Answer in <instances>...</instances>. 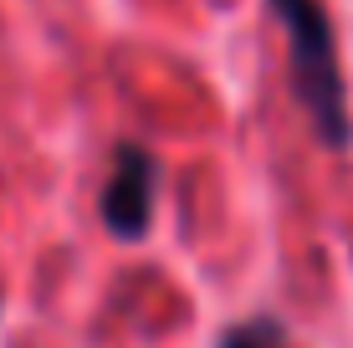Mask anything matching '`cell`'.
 Listing matches in <instances>:
<instances>
[{"label": "cell", "mask_w": 353, "mask_h": 348, "mask_svg": "<svg viewBox=\"0 0 353 348\" xmlns=\"http://www.w3.org/2000/svg\"><path fill=\"white\" fill-rule=\"evenodd\" d=\"M276 21L287 26V52H292V88L307 108L312 128L343 149L348 143V92L338 72V46L318 0H272Z\"/></svg>", "instance_id": "cell-1"}, {"label": "cell", "mask_w": 353, "mask_h": 348, "mask_svg": "<svg viewBox=\"0 0 353 348\" xmlns=\"http://www.w3.org/2000/svg\"><path fill=\"white\" fill-rule=\"evenodd\" d=\"M221 348H292L287 333L276 328L272 318H251V323H236V328L221 333Z\"/></svg>", "instance_id": "cell-3"}, {"label": "cell", "mask_w": 353, "mask_h": 348, "mask_svg": "<svg viewBox=\"0 0 353 348\" xmlns=\"http://www.w3.org/2000/svg\"><path fill=\"white\" fill-rule=\"evenodd\" d=\"M154 221V159L139 143H123L113 154V174L103 190V225L118 241H139Z\"/></svg>", "instance_id": "cell-2"}]
</instances>
